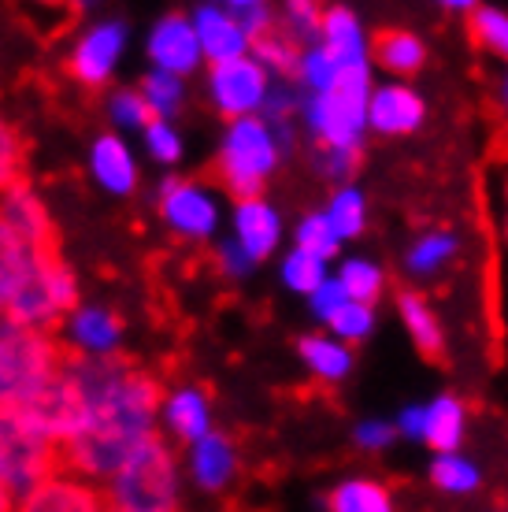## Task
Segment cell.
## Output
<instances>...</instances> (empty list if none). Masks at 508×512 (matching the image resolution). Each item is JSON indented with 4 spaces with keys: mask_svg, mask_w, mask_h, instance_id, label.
I'll return each instance as SVG.
<instances>
[{
    "mask_svg": "<svg viewBox=\"0 0 508 512\" xmlns=\"http://www.w3.org/2000/svg\"><path fill=\"white\" fill-rule=\"evenodd\" d=\"M108 512H115V509H108Z\"/></svg>",
    "mask_w": 508,
    "mask_h": 512,
    "instance_id": "48",
    "label": "cell"
},
{
    "mask_svg": "<svg viewBox=\"0 0 508 512\" xmlns=\"http://www.w3.org/2000/svg\"><path fill=\"white\" fill-rule=\"evenodd\" d=\"M427 119V101H423L416 90H408L401 82H390V86H379L371 93L368 104V127L382 138H405V134H416Z\"/></svg>",
    "mask_w": 508,
    "mask_h": 512,
    "instance_id": "10",
    "label": "cell"
},
{
    "mask_svg": "<svg viewBox=\"0 0 508 512\" xmlns=\"http://www.w3.org/2000/svg\"><path fill=\"white\" fill-rule=\"evenodd\" d=\"M331 512H394V498L375 479H345L331 494Z\"/></svg>",
    "mask_w": 508,
    "mask_h": 512,
    "instance_id": "26",
    "label": "cell"
},
{
    "mask_svg": "<svg viewBox=\"0 0 508 512\" xmlns=\"http://www.w3.org/2000/svg\"><path fill=\"white\" fill-rule=\"evenodd\" d=\"M149 52H153V60L160 64V71H167V75L175 78L190 75L204 56L197 30H193V19H186V15H167L164 23L153 30Z\"/></svg>",
    "mask_w": 508,
    "mask_h": 512,
    "instance_id": "12",
    "label": "cell"
},
{
    "mask_svg": "<svg viewBox=\"0 0 508 512\" xmlns=\"http://www.w3.org/2000/svg\"><path fill=\"white\" fill-rule=\"evenodd\" d=\"M279 167V145L264 119H238L230 123L223 149L216 156V179L238 201H260L267 179Z\"/></svg>",
    "mask_w": 508,
    "mask_h": 512,
    "instance_id": "5",
    "label": "cell"
},
{
    "mask_svg": "<svg viewBox=\"0 0 508 512\" xmlns=\"http://www.w3.org/2000/svg\"><path fill=\"white\" fill-rule=\"evenodd\" d=\"M119 331L123 323L115 320L112 312H101V308H86L71 320V338H75V349L86 353V357H104L112 353V346L119 342Z\"/></svg>",
    "mask_w": 508,
    "mask_h": 512,
    "instance_id": "24",
    "label": "cell"
},
{
    "mask_svg": "<svg viewBox=\"0 0 508 512\" xmlns=\"http://www.w3.org/2000/svg\"><path fill=\"white\" fill-rule=\"evenodd\" d=\"M397 316L405 323L408 338L416 342L423 357L438 360L445 349V334H442V320L434 316V308L427 305V297L416 294V290H401L397 294Z\"/></svg>",
    "mask_w": 508,
    "mask_h": 512,
    "instance_id": "19",
    "label": "cell"
},
{
    "mask_svg": "<svg viewBox=\"0 0 508 512\" xmlns=\"http://www.w3.org/2000/svg\"><path fill=\"white\" fill-rule=\"evenodd\" d=\"M497 101H501V108L508 112V75L501 78V86H497Z\"/></svg>",
    "mask_w": 508,
    "mask_h": 512,
    "instance_id": "46",
    "label": "cell"
},
{
    "mask_svg": "<svg viewBox=\"0 0 508 512\" xmlns=\"http://www.w3.org/2000/svg\"><path fill=\"white\" fill-rule=\"evenodd\" d=\"M64 468V453L56 442L41 435L34 423H26L19 412L0 409V490L8 494H30L34 487L56 479Z\"/></svg>",
    "mask_w": 508,
    "mask_h": 512,
    "instance_id": "6",
    "label": "cell"
},
{
    "mask_svg": "<svg viewBox=\"0 0 508 512\" xmlns=\"http://www.w3.org/2000/svg\"><path fill=\"white\" fill-rule=\"evenodd\" d=\"M119 49H123V26L101 23L78 41L75 56H71L67 67H71V75H75L82 86H104L108 75H112L115 60H119Z\"/></svg>",
    "mask_w": 508,
    "mask_h": 512,
    "instance_id": "13",
    "label": "cell"
},
{
    "mask_svg": "<svg viewBox=\"0 0 508 512\" xmlns=\"http://www.w3.org/2000/svg\"><path fill=\"white\" fill-rule=\"evenodd\" d=\"M253 52L267 71H279V75H297V71H301V56H305V49H301L279 23L271 26L264 38L253 41Z\"/></svg>",
    "mask_w": 508,
    "mask_h": 512,
    "instance_id": "28",
    "label": "cell"
},
{
    "mask_svg": "<svg viewBox=\"0 0 508 512\" xmlns=\"http://www.w3.org/2000/svg\"><path fill=\"white\" fill-rule=\"evenodd\" d=\"M338 282L345 286L349 301H356V305H375L382 294V286H386V275H382V268L375 264V260L353 256V260H345L342 264Z\"/></svg>",
    "mask_w": 508,
    "mask_h": 512,
    "instance_id": "29",
    "label": "cell"
},
{
    "mask_svg": "<svg viewBox=\"0 0 508 512\" xmlns=\"http://www.w3.org/2000/svg\"><path fill=\"white\" fill-rule=\"evenodd\" d=\"M505 208H508V182H505ZM505 231H508V227H505Z\"/></svg>",
    "mask_w": 508,
    "mask_h": 512,
    "instance_id": "47",
    "label": "cell"
},
{
    "mask_svg": "<svg viewBox=\"0 0 508 512\" xmlns=\"http://www.w3.org/2000/svg\"><path fill=\"white\" fill-rule=\"evenodd\" d=\"M67 364L86 397V431L64 446V468L112 479L130 453L153 438L160 383L127 360L86 357L78 349H71Z\"/></svg>",
    "mask_w": 508,
    "mask_h": 512,
    "instance_id": "1",
    "label": "cell"
},
{
    "mask_svg": "<svg viewBox=\"0 0 508 512\" xmlns=\"http://www.w3.org/2000/svg\"><path fill=\"white\" fill-rule=\"evenodd\" d=\"M371 64L342 67L334 86L327 93H316L308 101V127L319 138L323 149H356L368 130V104H371Z\"/></svg>",
    "mask_w": 508,
    "mask_h": 512,
    "instance_id": "3",
    "label": "cell"
},
{
    "mask_svg": "<svg viewBox=\"0 0 508 512\" xmlns=\"http://www.w3.org/2000/svg\"><path fill=\"white\" fill-rule=\"evenodd\" d=\"M279 26L297 45H305L323 30V12L308 0H293V4H286V19H279Z\"/></svg>",
    "mask_w": 508,
    "mask_h": 512,
    "instance_id": "37",
    "label": "cell"
},
{
    "mask_svg": "<svg viewBox=\"0 0 508 512\" xmlns=\"http://www.w3.org/2000/svg\"><path fill=\"white\" fill-rule=\"evenodd\" d=\"M108 509L115 512H178L175 457L160 438L130 453L123 468L108 479Z\"/></svg>",
    "mask_w": 508,
    "mask_h": 512,
    "instance_id": "4",
    "label": "cell"
},
{
    "mask_svg": "<svg viewBox=\"0 0 508 512\" xmlns=\"http://www.w3.org/2000/svg\"><path fill=\"white\" fill-rule=\"evenodd\" d=\"M193 30L201 41V52L216 64H230V60H242L245 49H253L249 34L242 30V23L230 15V8H216V4H204L193 12Z\"/></svg>",
    "mask_w": 508,
    "mask_h": 512,
    "instance_id": "11",
    "label": "cell"
},
{
    "mask_svg": "<svg viewBox=\"0 0 508 512\" xmlns=\"http://www.w3.org/2000/svg\"><path fill=\"white\" fill-rule=\"evenodd\" d=\"M375 331V308L371 305H356V301H349V305L338 312L331 320V334L338 338V342H364L368 334Z\"/></svg>",
    "mask_w": 508,
    "mask_h": 512,
    "instance_id": "35",
    "label": "cell"
},
{
    "mask_svg": "<svg viewBox=\"0 0 508 512\" xmlns=\"http://www.w3.org/2000/svg\"><path fill=\"white\" fill-rule=\"evenodd\" d=\"M145 138H149V149H153L156 160H164V164H175L178 153H182V145H178L175 130L167 127L164 119H156L153 127L145 130Z\"/></svg>",
    "mask_w": 508,
    "mask_h": 512,
    "instance_id": "40",
    "label": "cell"
},
{
    "mask_svg": "<svg viewBox=\"0 0 508 512\" xmlns=\"http://www.w3.org/2000/svg\"><path fill=\"white\" fill-rule=\"evenodd\" d=\"M71 346H60L49 331L0 327V409H19L38 397L67 368Z\"/></svg>",
    "mask_w": 508,
    "mask_h": 512,
    "instance_id": "2",
    "label": "cell"
},
{
    "mask_svg": "<svg viewBox=\"0 0 508 512\" xmlns=\"http://www.w3.org/2000/svg\"><path fill=\"white\" fill-rule=\"evenodd\" d=\"M371 60H375L382 71H390V75L408 78L427 64V45H423L420 34H412V30H405V26H390V30L375 34Z\"/></svg>",
    "mask_w": 508,
    "mask_h": 512,
    "instance_id": "17",
    "label": "cell"
},
{
    "mask_svg": "<svg viewBox=\"0 0 508 512\" xmlns=\"http://www.w3.org/2000/svg\"><path fill=\"white\" fill-rule=\"evenodd\" d=\"M297 249L323 260V264H327L331 256H338L342 238H338V231L331 227L327 212H312V216L301 219V227H297Z\"/></svg>",
    "mask_w": 508,
    "mask_h": 512,
    "instance_id": "32",
    "label": "cell"
},
{
    "mask_svg": "<svg viewBox=\"0 0 508 512\" xmlns=\"http://www.w3.org/2000/svg\"><path fill=\"white\" fill-rule=\"evenodd\" d=\"M301 360L319 383H342L353 372V349L338 342L334 334H308L301 338Z\"/></svg>",
    "mask_w": 508,
    "mask_h": 512,
    "instance_id": "20",
    "label": "cell"
},
{
    "mask_svg": "<svg viewBox=\"0 0 508 512\" xmlns=\"http://www.w3.org/2000/svg\"><path fill=\"white\" fill-rule=\"evenodd\" d=\"M327 219H331V227L338 231L342 242L364 234V227H368V197L356 186H342V190L334 193L331 208H327Z\"/></svg>",
    "mask_w": 508,
    "mask_h": 512,
    "instance_id": "30",
    "label": "cell"
},
{
    "mask_svg": "<svg viewBox=\"0 0 508 512\" xmlns=\"http://www.w3.org/2000/svg\"><path fill=\"white\" fill-rule=\"evenodd\" d=\"M460 256V238L453 231H427L408 245L405 264L416 279H434Z\"/></svg>",
    "mask_w": 508,
    "mask_h": 512,
    "instance_id": "22",
    "label": "cell"
},
{
    "mask_svg": "<svg viewBox=\"0 0 508 512\" xmlns=\"http://www.w3.org/2000/svg\"><path fill=\"white\" fill-rule=\"evenodd\" d=\"M431 483L442 494H471L483 487V472H479V464L460 453H438L431 464Z\"/></svg>",
    "mask_w": 508,
    "mask_h": 512,
    "instance_id": "27",
    "label": "cell"
},
{
    "mask_svg": "<svg viewBox=\"0 0 508 512\" xmlns=\"http://www.w3.org/2000/svg\"><path fill=\"white\" fill-rule=\"evenodd\" d=\"M356 160H360L356 149H319V171H323V175H331V179H345V175H353Z\"/></svg>",
    "mask_w": 508,
    "mask_h": 512,
    "instance_id": "42",
    "label": "cell"
},
{
    "mask_svg": "<svg viewBox=\"0 0 508 512\" xmlns=\"http://www.w3.org/2000/svg\"><path fill=\"white\" fill-rule=\"evenodd\" d=\"M468 34L479 49L508 60V12H501V8H475L468 19Z\"/></svg>",
    "mask_w": 508,
    "mask_h": 512,
    "instance_id": "31",
    "label": "cell"
},
{
    "mask_svg": "<svg viewBox=\"0 0 508 512\" xmlns=\"http://www.w3.org/2000/svg\"><path fill=\"white\" fill-rule=\"evenodd\" d=\"M234 231H238V245L249 253V260H264L279 245L282 219L267 201H238V208H234Z\"/></svg>",
    "mask_w": 508,
    "mask_h": 512,
    "instance_id": "15",
    "label": "cell"
},
{
    "mask_svg": "<svg viewBox=\"0 0 508 512\" xmlns=\"http://www.w3.org/2000/svg\"><path fill=\"white\" fill-rule=\"evenodd\" d=\"M160 212L164 219L175 227L178 234L186 238H204L216 227V201L212 193L201 190L197 182H182V179H167L164 190H160Z\"/></svg>",
    "mask_w": 508,
    "mask_h": 512,
    "instance_id": "9",
    "label": "cell"
},
{
    "mask_svg": "<svg viewBox=\"0 0 508 512\" xmlns=\"http://www.w3.org/2000/svg\"><path fill=\"white\" fill-rule=\"evenodd\" d=\"M15 512H108V501L89 487V483L56 475V479L30 490V494L15 505Z\"/></svg>",
    "mask_w": 508,
    "mask_h": 512,
    "instance_id": "14",
    "label": "cell"
},
{
    "mask_svg": "<svg viewBox=\"0 0 508 512\" xmlns=\"http://www.w3.org/2000/svg\"><path fill=\"white\" fill-rule=\"evenodd\" d=\"M445 12H475V4H464V0H449V4H445Z\"/></svg>",
    "mask_w": 508,
    "mask_h": 512,
    "instance_id": "45",
    "label": "cell"
},
{
    "mask_svg": "<svg viewBox=\"0 0 508 512\" xmlns=\"http://www.w3.org/2000/svg\"><path fill=\"white\" fill-rule=\"evenodd\" d=\"M464 431H468V409L464 401L453 394L434 397L431 405H423V438L427 446L438 453H460V442H464Z\"/></svg>",
    "mask_w": 508,
    "mask_h": 512,
    "instance_id": "16",
    "label": "cell"
},
{
    "mask_svg": "<svg viewBox=\"0 0 508 512\" xmlns=\"http://www.w3.org/2000/svg\"><path fill=\"white\" fill-rule=\"evenodd\" d=\"M353 438L360 449H371V453H375V449H386L394 442V427L386 420H364V423H356Z\"/></svg>",
    "mask_w": 508,
    "mask_h": 512,
    "instance_id": "41",
    "label": "cell"
},
{
    "mask_svg": "<svg viewBox=\"0 0 508 512\" xmlns=\"http://www.w3.org/2000/svg\"><path fill=\"white\" fill-rule=\"evenodd\" d=\"M0 216H4V223L12 227V234L30 253H60V234L52 227L41 197H34V190L26 182L4 190V197H0Z\"/></svg>",
    "mask_w": 508,
    "mask_h": 512,
    "instance_id": "8",
    "label": "cell"
},
{
    "mask_svg": "<svg viewBox=\"0 0 508 512\" xmlns=\"http://www.w3.org/2000/svg\"><path fill=\"white\" fill-rule=\"evenodd\" d=\"M319 45L331 52L342 67L368 64V38L364 26L349 8H331L323 12V30H319Z\"/></svg>",
    "mask_w": 508,
    "mask_h": 512,
    "instance_id": "18",
    "label": "cell"
},
{
    "mask_svg": "<svg viewBox=\"0 0 508 512\" xmlns=\"http://www.w3.org/2000/svg\"><path fill=\"white\" fill-rule=\"evenodd\" d=\"M282 279H286V286H290V290L312 297L319 286L327 282V264H323V260H316V256L301 253V249H293V253L282 260Z\"/></svg>",
    "mask_w": 508,
    "mask_h": 512,
    "instance_id": "33",
    "label": "cell"
},
{
    "mask_svg": "<svg viewBox=\"0 0 508 512\" xmlns=\"http://www.w3.org/2000/svg\"><path fill=\"white\" fill-rule=\"evenodd\" d=\"M234 446H230L223 435H208L193 446V479L201 483L204 490H223L234 475Z\"/></svg>",
    "mask_w": 508,
    "mask_h": 512,
    "instance_id": "23",
    "label": "cell"
},
{
    "mask_svg": "<svg viewBox=\"0 0 508 512\" xmlns=\"http://www.w3.org/2000/svg\"><path fill=\"white\" fill-rule=\"evenodd\" d=\"M167 423L178 438L186 442H201L208 438V397L201 390H178L171 401H167Z\"/></svg>",
    "mask_w": 508,
    "mask_h": 512,
    "instance_id": "25",
    "label": "cell"
},
{
    "mask_svg": "<svg viewBox=\"0 0 508 512\" xmlns=\"http://www.w3.org/2000/svg\"><path fill=\"white\" fill-rule=\"evenodd\" d=\"M112 116H115V123H123V127H145V130L160 119L153 108H149V101L141 97V90L115 93V97H112Z\"/></svg>",
    "mask_w": 508,
    "mask_h": 512,
    "instance_id": "38",
    "label": "cell"
},
{
    "mask_svg": "<svg viewBox=\"0 0 508 512\" xmlns=\"http://www.w3.org/2000/svg\"><path fill=\"white\" fill-rule=\"evenodd\" d=\"M249 253H245L242 245L238 242H230V245H223V268L227 271H234V275H242V271H249Z\"/></svg>",
    "mask_w": 508,
    "mask_h": 512,
    "instance_id": "44",
    "label": "cell"
},
{
    "mask_svg": "<svg viewBox=\"0 0 508 512\" xmlns=\"http://www.w3.org/2000/svg\"><path fill=\"white\" fill-rule=\"evenodd\" d=\"M345 305H349V294H345V286L338 279H327L316 294H312V312H316L323 323H331Z\"/></svg>",
    "mask_w": 508,
    "mask_h": 512,
    "instance_id": "39",
    "label": "cell"
},
{
    "mask_svg": "<svg viewBox=\"0 0 508 512\" xmlns=\"http://www.w3.org/2000/svg\"><path fill=\"white\" fill-rule=\"evenodd\" d=\"M23 156H26V149H23L19 130L0 116V193L23 182Z\"/></svg>",
    "mask_w": 508,
    "mask_h": 512,
    "instance_id": "34",
    "label": "cell"
},
{
    "mask_svg": "<svg viewBox=\"0 0 508 512\" xmlns=\"http://www.w3.org/2000/svg\"><path fill=\"white\" fill-rule=\"evenodd\" d=\"M397 431L405 438H423V405H405L397 416Z\"/></svg>",
    "mask_w": 508,
    "mask_h": 512,
    "instance_id": "43",
    "label": "cell"
},
{
    "mask_svg": "<svg viewBox=\"0 0 508 512\" xmlns=\"http://www.w3.org/2000/svg\"><path fill=\"white\" fill-rule=\"evenodd\" d=\"M93 175L104 190L112 193H130L138 186V167H134V156L119 138H101L93 145Z\"/></svg>",
    "mask_w": 508,
    "mask_h": 512,
    "instance_id": "21",
    "label": "cell"
},
{
    "mask_svg": "<svg viewBox=\"0 0 508 512\" xmlns=\"http://www.w3.org/2000/svg\"><path fill=\"white\" fill-rule=\"evenodd\" d=\"M212 101L227 119H253L267 101V67L256 56H242L230 64L212 67Z\"/></svg>",
    "mask_w": 508,
    "mask_h": 512,
    "instance_id": "7",
    "label": "cell"
},
{
    "mask_svg": "<svg viewBox=\"0 0 508 512\" xmlns=\"http://www.w3.org/2000/svg\"><path fill=\"white\" fill-rule=\"evenodd\" d=\"M141 97L149 101V108H153L156 116L164 119L182 101V82L175 75H167V71H153V75H145V82H141Z\"/></svg>",
    "mask_w": 508,
    "mask_h": 512,
    "instance_id": "36",
    "label": "cell"
}]
</instances>
